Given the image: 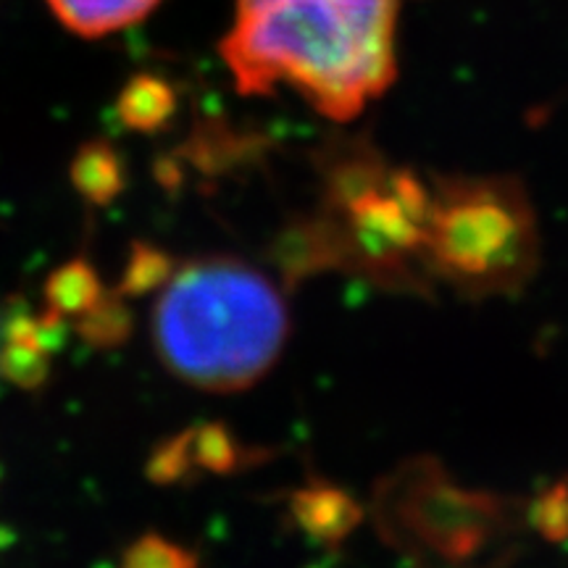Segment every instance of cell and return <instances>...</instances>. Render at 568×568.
<instances>
[{"mask_svg":"<svg viewBox=\"0 0 568 568\" xmlns=\"http://www.w3.org/2000/svg\"><path fill=\"white\" fill-rule=\"evenodd\" d=\"M161 0H48L55 19L80 38H103L138 24Z\"/></svg>","mask_w":568,"mask_h":568,"instance_id":"8992f818","label":"cell"},{"mask_svg":"<svg viewBox=\"0 0 568 568\" xmlns=\"http://www.w3.org/2000/svg\"><path fill=\"white\" fill-rule=\"evenodd\" d=\"M0 345H3V322H0Z\"/></svg>","mask_w":568,"mask_h":568,"instance_id":"e0dca14e","label":"cell"},{"mask_svg":"<svg viewBox=\"0 0 568 568\" xmlns=\"http://www.w3.org/2000/svg\"><path fill=\"white\" fill-rule=\"evenodd\" d=\"M124 564L130 568H187L197 560L190 550L161 535H142L124 552Z\"/></svg>","mask_w":568,"mask_h":568,"instance_id":"9a60e30c","label":"cell"},{"mask_svg":"<svg viewBox=\"0 0 568 568\" xmlns=\"http://www.w3.org/2000/svg\"><path fill=\"white\" fill-rule=\"evenodd\" d=\"M531 524L552 542L568 539V481L545 493L531 508Z\"/></svg>","mask_w":568,"mask_h":568,"instance_id":"2e32d148","label":"cell"},{"mask_svg":"<svg viewBox=\"0 0 568 568\" xmlns=\"http://www.w3.org/2000/svg\"><path fill=\"white\" fill-rule=\"evenodd\" d=\"M176 111L174 88L155 74H138L119 92L116 113L134 132H159L172 122Z\"/></svg>","mask_w":568,"mask_h":568,"instance_id":"52a82bcc","label":"cell"},{"mask_svg":"<svg viewBox=\"0 0 568 568\" xmlns=\"http://www.w3.org/2000/svg\"><path fill=\"white\" fill-rule=\"evenodd\" d=\"M376 514L403 548L443 558L474 556L506 524L500 503L460 489L432 466L403 468L385 481L376 497Z\"/></svg>","mask_w":568,"mask_h":568,"instance_id":"5b68a950","label":"cell"},{"mask_svg":"<svg viewBox=\"0 0 568 568\" xmlns=\"http://www.w3.org/2000/svg\"><path fill=\"white\" fill-rule=\"evenodd\" d=\"M77 322V332L82 339H88L95 347H116L124 339H130L132 314L126 308V297L122 293L105 295L98 301L88 314H82Z\"/></svg>","mask_w":568,"mask_h":568,"instance_id":"8fae6325","label":"cell"},{"mask_svg":"<svg viewBox=\"0 0 568 568\" xmlns=\"http://www.w3.org/2000/svg\"><path fill=\"white\" fill-rule=\"evenodd\" d=\"M293 514L305 531L318 539H339L353 529L355 503L332 487H311L295 495Z\"/></svg>","mask_w":568,"mask_h":568,"instance_id":"9c48e42d","label":"cell"},{"mask_svg":"<svg viewBox=\"0 0 568 568\" xmlns=\"http://www.w3.org/2000/svg\"><path fill=\"white\" fill-rule=\"evenodd\" d=\"M287 303L264 272L237 258H197L169 276L153 308L155 351L176 379L234 393L276 364Z\"/></svg>","mask_w":568,"mask_h":568,"instance_id":"7a4b0ae2","label":"cell"},{"mask_svg":"<svg viewBox=\"0 0 568 568\" xmlns=\"http://www.w3.org/2000/svg\"><path fill=\"white\" fill-rule=\"evenodd\" d=\"M71 182L92 205H109L124 190V166L109 142L92 140L71 161Z\"/></svg>","mask_w":568,"mask_h":568,"instance_id":"ba28073f","label":"cell"},{"mask_svg":"<svg viewBox=\"0 0 568 568\" xmlns=\"http://www.w3.org/2000/svg\"><path fill=\"white\" fill-rule=\"evenodd\" d=\"M103 297V284L95 268L88 261L77 258L71 264L61 266L45 284L48 311L55 316L80 318Z\"/></svg>","mask_w":568,"mask_h":568,"instance_id":"30bf717a","label":"cell"},{"mask_svg":"<svg viewBox=\"0 0 568 568\" xmlns=\"http://www.w3.org/2000/svg\"><path fill=\"white\" fill-rule=\"evenodd\" d=\"M432 190L403 169L382 161L347 159L329 174V216L295 232L282 251V264L305 268L351 264L379 276H406L424 268V240Z\"/></svg>","mask_w":568,"mask_h":568,"instance_id":"3957f363","label":"cell"},{"mask_svg":"<svg viewBox=\"0 0 568 568\" xmlns=\"http://www.w3.org/2000/svg\"><path fill=\"white\" fill-rule=\"evenodd\" d=\"M184 443H187V456L193 468L201 466L209 471L224 474L234 471L243 460V447L234 443L230 432L219 424H205L184 432Z\"/></svg>","mask_w":568,"mask_h":568,"instance_id":"7c38bea8","label":"cell"},{"mask_svg":"<svg viewBox=\"0 0 568 568\" xmlns=\"http://www.w3.org/2000/svg\"><path fill=\"white\" fill-rule=\"evenodd\" d=\"M397 0H237L222 59L243 95L280 84L353 122L397 77Z\"/></svg>","mask_w":568,"mask_h":568,"instance_id":"6da1fadb","label":"cell"},{"mask_svg":"<svg viewBox=\"0 0 568 568\" xmlns=\"http://www.w3.org/2000/svg\"><path fill=\"white\" fill-rule=\"evenodd\" d=\"M48 366H51L48 351L3 337V345H0V376L3 379L21 387H38L45 382Z\"/></svg>","mask_w":568,"mask_h":568,"instance_id":"5bb4252c","label":"cell"},{"mask_svg":"<svg viewBox=\"0 0 568 568\" xmlns=\"http://www.w3.org/2000/svg\"><path fill=\"white\" fill-rule=\"evenodd\" d=\"M172 274L174 268L166 253L151 245H134L130 264L124 268L122 284H119V293L124 297H140L145 293H153V290L163 287Z\"/></svg>","mask_w":568,"mask_h":568,"instance_id":"4fadbf2b","label":"cell"},{"mask_svg":"<svg viewBox=\"0 0 568 568\" xmlns=\"http://www.w3.org/2000/svg\"><path fill=\"white\" fill-rule=\"evenodd\" d=\"M424 272L466 295L518 290L537 264V224L516 182L445 180L432 190Z\"/></svg>","mask_w":568,"mask_h":568,"instance_id":"277c9868","label":"cell"}]
</instances>
